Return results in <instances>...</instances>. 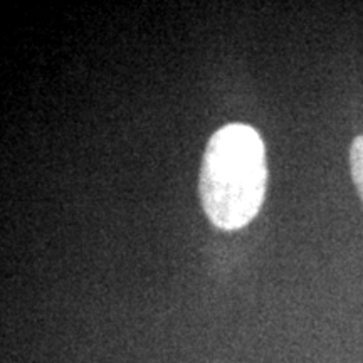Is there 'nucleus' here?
Segmentation results:
<instances>
[{
    "label": "nucleus",
    "mask_w": 363,
    "mask_h": 363,
    "mask_svg": "<svg viewBox=\"0 0 363 363\" xmlns=\"http://www.w3.org/2000/svg\"><path fill=\"white\" fill-rule=\"evenodd\" d=\"M266 184L264 142L252 126L225 125L208 138L199 194L203 212L216 227L235 230L247 225L264 202Z\"/></svg>",
    "instance_id": "obj_1"
},
{
    "label": "nucleus",
    "mask_w": 363,
    "mask_h": 363,
    "mask_svg": "<svg viewBox=\"0 0 363 363\" xmlns=\"http://www.w3.org/2000/svg\"><path fill=\"white\" fill-rule=\"evenodd\" d=\"M350 169L355 187L363 201V135L353 140L350 148Z\"/></svg>",
    "instance_id": "obj_2"
}]
</instances>
